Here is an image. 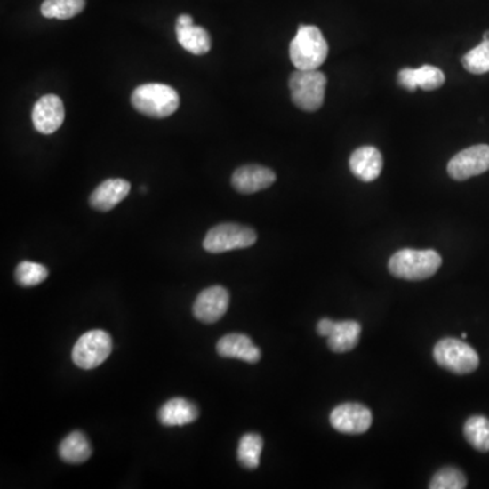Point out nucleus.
Returning <instances> with one entry per match:
<instances>
[{"label": "nucleus", "mask_w": 489, "mask_h": 489, "mask_svg": "<svg viewBox=\"0 0 489 489\" xmlns=\"http://www.w3.org/2000/svg\"><path fill=\"white\" fill-rule=\"evenodd\" d=\"M463 68L475 76H483L489 72V41L483 40L476 48L462 58Z\"/></svg>", "instance_id": "25"}, {"label": "nucleus", "mask_w": 489, "mask_h": 489, "mask_svg": "<svg viewBox=\"0 0 489 489\" xmlns=\"http://www.w3.org/2000/svg\"><path fill=\"white\" fill-rule=\"evenodd\" d=\"M131 184L123 179H109L95 188L90 196V205L94 210L108 212L127 197Z\"/></svg>", "instance_id": "17"}, {"label": "nucleus", "mask_w": 489, "mask_h": 489, "mask_svg": "<svg viewBox=\"0 0 489 489\" xmlns=\"http://www.w3.org/2000/svg\"><path fill=\"white\" fill-rule=\"evenodd\" d=\"M84 0H44L41 14L45 18L71 20L84 12Z\"/></svg>", "instance_id": "23"}, {"label": "nucleus", "mask_w": 489, "mask_h": 489, "mask_svg": "<svg viewBox=\"0 0 489 489\" xmlns=\"http://www.w3.org/2000/svg\"><path fill=\"white\" fill-rule=\"evenodd\" d=\"M463 435L478 452H489V419L485 416H472L468 419L463 426Z\"/></svg>", "instance_id": "22"}, {"label": "nucleus", "mask_w": 489, "mask_h": 489, "mask_svg": "<svg viewBox=\"0 0 489 489\" xmlns=\"http://www.w3.org/2000/svg\"><path fill=\"white\" fill-rule=\"evenodd\" d=\"M398 84L408 92H416L418 87L432 92L445 84V74L434 66H423L421 68H403L398 72Z\"/></svg>", "instance_id": "15"}, {"label": "nucleus", "mask_w": 489, "mask_h": 489, "mask_svg": "<svg viewBox=\"0 0 489 489\" xmlns=\"http://www.w3.org/2000/svg\"><path fill=\"white\" fill-rule=\"evenodd\" d=\"M66 112L58 95H44L33 108V125L43 135H52L63 125Z\"/></svg>", "instance_id": "11"}, {"label": "nucleus", "mask_w": 489, "mask_h": 489, "mask_svg": "<svg viewBox=\"0 0 489 489\" xmlns=\"http://www.w3.org/2000/svg\"><path fill=\"white\" fill-rule=\"evenodd\" d=\"M442 265V257L435 251L403 249L389 260V271L404 280H426L434 277Z\"/></svg>", "instance_id": "2"}, {"label": "nucleus", "mask_w": 489, "mask_h": 489, "mask_svg": "<svg viewBox=\"0 0 489 489\" xmlns=\"http://www.w3.org/2000/svg\"><path fill=\"white\" fill-rule=\"evenodd\" d=\"M434 359L440 367L454 374H470L477 370L480 357L475 349L457 339H444L437 342Z\"/></svg>", "instance_id": "5"}, {"label": "nucleus", "mask_w": 489, "mask_h": 489, "mask_svg": "<svg viewBox=\"0 0 489 489\" xmlns=\"http://www.w3.org/2000/svg\"><path fill=\"white\" fill-rule=\"evenodd\" d=\"M230 293L222 285L205 288L193 303V316L204 324L218 323L228 309Z\"/></svg>", "instance_id": "10"}, {"label": "nucleus", "mask_w": 489, "mask_h": 489, "mask_svg": "<svg viewBox=\"0 0 489 489\" xmlns=\"http://www.w3.org/2000/svg\"><path fill=\"white\" fill-rule=\"evenodd\" d=\"M489 170V146L477 144L453 156L447 164V173L455 181H465Z\"/></svg>", "instance_id": "8"}, {"label": "nucleus", "mask_w": 489, "mask_h": 489, "mask_svg": "<svg viewBox=\"0 0 489 489\" xmlns=\"http://www.w3.org/2000/svg\"><path fill=\"white\" fill-rule=\"evenodd\" d=\"M131 102L141 115L164 118L179 109L180 95L173 87L167 84H148L133 90Z\"/></svg>", "instance_id": "3"}, {"label": "nucleus", "mask_w": 489, "mask_h": 489, "mask_svg": "<svg viewBox=\"0 0 489 489\" xmlns=\"http://www.w3.org/2000/svg\"><path fill=\"white\" fill-rule=\"evenodd\" d=\"M328 51V43L318 28L301 25L290 44V59L295 68L317 69L325 63Z\"/></svg>", "instance_id": "1"}, {"label": "nucleus", "mask_w": 489, "mask_h": 489, "mask_svg": "<svg viewBox=\"0 0 489 489\" xmlns=\"http://www.w3.org/2000/svg\"><path fill=\"white\" fill-rule=\"evenodd\" d=\"M326 76L318 69H297L288 81L291 100L293 105L305 110L316 112L324 105Z\"/></svg>", "instance_id": "4"}, {"label": "nucleus", "mask_w": 489, "mask_h": 489, "mask_svg": "<svg viewBox=\"0 0 489 489\" xmlns=\"http://www.w3.org/2000/svg\"><path fill=\"white\" fill-rule=\"evenodd\" d=\"M483 40L489 41V30L488 32L484 33Z\"/></svg>", "instance_id": "28"}, {"label": "nucleus", "mask_w": 489, "mask_h": 489, "mask_svg": "<svg viewBox=\"0 0 489 489\" xmlns=\"http://www.w3.org/2000/svg\"><path fill=\"white\" fill-rule=\"evenodd\" d=\"M382 154L373 146L359 147L349 158V169L352 174L363 182L377 180L382 172Z\"/></svg>", "instance_id": "14"}, {"label": "nucleus", "mask_w": 489, "mask_h": 489, "mask_svg": "<svg viewBox=\"0 0 489 489\" xmlns=\"http://www.w3.org/2000/svg\"><path fill=\"white\" fill-rule=\"evenodd\" d=\"M467 477L457 468H444L435 473L429 483L431 489H463L467 488Z\"/></svg>", "instance_id": "26"}, {"label": "nucleus", "mask_w": 489, "mask_h": 489, "mask_svg": "<svg viewBox=\"0 0 489 489\" xmlns=\"http://www.w3.org/2000/svg\"><path fill=\"white\" fill-rule=\"evenodd\" d=\"M92 454V445H90L86 435L81 431L71 432L59 445V457L66 463L79 465V463L86 462Z\"/></svg>", "instance_id": "19"}, {"label": "nucleus", "mask_w": 489, "mask_h": 489, "mask_svg": "<svg viewBox=\"0 0 489 489\" xmlns=\"http://www.w3.org/2000/svg\"><path fill=\"white\" fill-rule=\"evenodd\" d=\"M199 418V408L182 397L172 398L161 406L158 419L166 427H182Z\"/></svg>", "instance_id": "18"}, {"label": "nucleus", "mask_w": 489, "mask_h": 489, "mask_svg": "<svg viewBox=\"0 0 489 489\" xmlns=\"http://www.w3.org/2000/svg\"><path fill=\"white\" fill-rule=\"evenodd\" d=\"M334 324H336L334 321L329 320V318H324V320H321L318 325H317V332H318L320 336L329 337L332 332H333Z\"/></svg>", "instance_id": "27"}, {"label": "nucleus", "mask_w": 489, "mask_h": 489, "mask_svg": "<svg viewBox=\"0 0 489 489\" xmlns=\"http://www.w3.org/2000/svg\"><path fill=\"white\" fill-rule=\"evenodd\" d=\"M219 357L257 363L261 359V351L254 346L251 337L242 333H230L223 336L216 344Z\"/></svg>", "instance_id": "16"}, {"label": "nucleus", "mask_w": 489, "mask_h": 489, "mask_svg": "<svg viewBox=\"0 0 489 489\" xmlns=\"http://www.w3.org/2000/svg\"><path fill=\"white\" fill-rule=\"evenodd\" d=\"M277 181V174L274 170L261 166V164H246L234 172L231 184L236 192L244 195L260 192L268 189Z\"/></svg>", "instance_id": "12"}, {"label": "nucleus", "mask_w": 489, "mask_h": 489, "mask_svg": "<svg viewBox=\"0 0 489 489\" xmlns=\"http://www.w3.org/2000/svg\"><path fill=\"white\" fill-rule=\"evenodd\" d=\"M362 326L357 321H340L334 324L333 332L328 337V346L336 354L352 351L359 342Z\"/></svg>", "instance_id": "20"}, {"label": "nucleus", "mask_w": 489, "mask_h": 489, "mask_svg": "<svg viewBox=\"0 0 489 489\" xmlns=\"http://www.w3.org/2000/svg\"><path fill=\"white\" fill-rule=\"evenodd\" d=\"M332 427L342 434L359 435L369 431L373 424V413L367 406L357 403L337 405L329 416Z\"/></svg>", "instance_id": "9"}, {"label": "nucleus", "mask_w": 489, "mask_h": 489, "mask_svg": "<svg viewBox=\"0 0 489 489\" xmlns=\"http://www.w3.org/2000/svg\"><path fill=\"white\" fill-rule=\"evenodd\" d=\"M112 337L101 329L86 332L72 349V360L84 370H92L102 365L112 354Z\"/></svg>", "instance_id": "7"}, {"label": "nucleus", "mask_w": 489, "mask_h": 489, "mask_svg": "<svg viewBox=\"0 0 489 489\" xmlns=\"http://www.w3.org/2000/svg\"><path fill=\"white\" fill-rule=\"evenodd\" d=\"M177 40L180 45L196 56L205 55L212 46L210 33L202 27L193 25L190 15H180L176 25Z\"/></svg>", "instance_id": "13"}, {"label": "nucleus", "mask_w": 489, "mask_h": 489, "mask_svg": "<svg viewBox=\"0 0 489 489\" xmlns=\"http://www.w3.org/2000/svg\"><path fill=\"white\" fill-rule=\"evenodd\" d=\"M256 241L257 233L253 228L238 223H222L208 231L203 246L210 253L218 254L251 248Z\"/></svg>", "instance_id": "6"}, {"label": "nucleus", "mask_w": 489, "mask_h": 489, "mask_svg": "<svg viewBox=\"0 0 489 489\" xmlns=\"http://www.w3.org/2000/svg\"><path fill=\"white\" fill-rule=\"evenodd\" d=\"M262 447H264V440L259 434L249 432L241 437L236 458L244 469L253 470L259 468Z\"/></svg>", "instance_id": "21"}, {"label": "nucleus", "mask_w": 489, "mask_h": 489, "mask_svg": "<svg viewBox=\"0 0 489 489\" xmlns=\"http://www.w3.org/2000/svg\"><path fill=\"white\" fill-rule=\"evenodd\" d=\"M46 267L38 262L22 261L15 268V282L20 287H36L48 277Z\"/></svg>", "instance_id": "24"}]
</instances>
